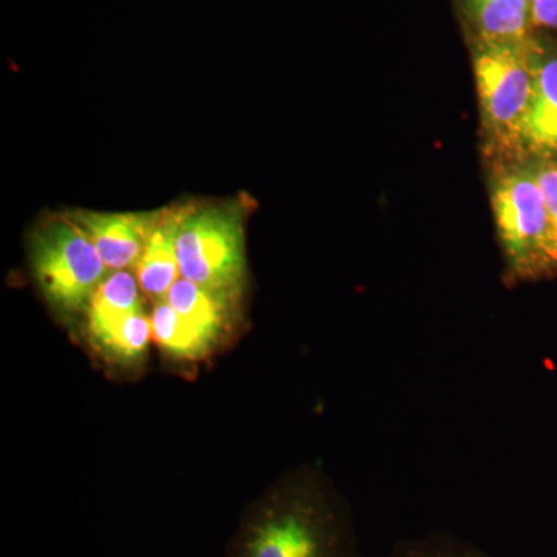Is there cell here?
I'll return each mask as SVG.
<instances>
[{"label": "cell", "instance_id": "cell-16", "mask_svg": "<svg viewBox=\"0 0 557 557\" xmlns=\"http://www.w3.org/2000/svg\"><path fill=\"white\" fill-rule=\"evenodd\" d=\"M530 14L534 33L557 39V0H530Z\"/></svg>", "mask_w": 557, "mask_h": 557}, {"label": "cell", "instance_id": "cell-15", "mask_svg": "<svg viewBox=\"0 0 557 557\" xmlns=\"http://www.w3.org/2000/svg\"><path fill=\"white\" fill-rule=\"evenodd\" d=\"M539 188L544 194L549 218L557 231V159L530 160Z\"/></svg>", "mask_w": 557, "mask_h": 557}, {"label": "cell", "instance_id": "cell-13", "mask_svg": "<svg viewBox=\"0 0 557 557\" xmlns=\"http://www.w3.org/2000/svg\"><path fill=\"white\" fill-rule=\"evenodd\" d=\"M150 338L152 324L146 310H143L121 322L119 327L113 329L91 347L112 364L134 368L145 359Z\"/></svg>", "mask_w": 557, "mask_h": 557}, {"label": "cell", "instance_id": "cell-3", "mask_svg": "<svg viewBox=\"0 0 557 557\" xmlns=\"http://www.w3.org/2000/svg\"><path fill=\"white\" fill-rule=\"evenodd\" d=\"M177 255L183 278L239 298L247 276L244 207L215 203L180 208Z\"/></svg>", "mask_w": 557, "mask_h": 557}, {"label": "cell", "instance_id": "cell-14", "mask_svg": "<svg viewBox=\"0 0 557 557\" xmlns=\"http://www.w3.org/2000/svg\"><path fill=\"white\" fill-rule=\"evenodd\" d=\"M383 557H493L469 542L448 533L426 534L423 537L405 539L394 545Z\"/></svg>", "mask_w": 557, "mask_h": 557}, {"label": "cell", "instance_id": "cell-6", "mask_svg": "<svg viewBox=\"0 0 557 557\" xmlns=\"http://www.w3.org/2000/svg\"><path fill=\"white\" fill-rule=\"evenodd\" d=\"M530 57L533 97L520 132L518 159H557V39L534 33Z\"/></svg>", "mask_w": 557, "mask_h": 557}, {"label": "cell", "instance_id": "cell-10", "mask_svg": "<svg viewBox=\"0 0 557 557\" xmlns=\"http://www.w3.org/2000/svg\"><path fill=\"white\" fill-rule=\"evenodd\" d=\"M145 310L141 288L129 271H112L95 292L86 314V333L91 346L104 338L121 322Z\"/></svg>", "mask_w": 557, "mask_h": 557}, {"label": "cell", "instance_id": "cell-2", "mask_svg": "<svg viewBox=\"0 0 557 557\" xmlns=\"http://www.w3.org/2000/svg\"><path fill=\"white\" fill-rule=\"evenodd\" d=\"M494 178V219L507 276L536 281L557 273V231L528 159H509Z\"/></svg>", "mask_w": 557, "mask_h": 557}, {"label": "cell", "instance_id": "cell-11", "mask_svg": "<svg viewBox=\"0 0 557 557\" xmlns=\"http://www.w3.org/2000/svg\"><path fill=\"white\" fill-rule=\"evenodd\" d=\"M166 300L180 317L203 333L215 347L228 333L236 299L180 277L168 293Z\"/></svg>", "mask_w": 557, "mask_h": 557}, {"label": "cell", "instance_id": "cell-4", "mask_svg": "<svg viewBox=\"0 0 557 557\" xmlns=\"http://www.w3.org/2000/svg\"><path fill=\"white\" fill-rule=\"evenodd\" d=\"M33 277L58 317H84L95 292L112 273L97 247L64 215L42 223L30 239Z\"/></svg>", "mask_w": 557, "mask_h": 557}, {"label": "cell", "instance_id": "cell-1", "mask_svg": "<svg viewBox=\"0 0 557 557\" xmlns=\"http://www.w3.org/2000/svg\"><path fill=\"white\" fill-rule=\"evenodd\" d=\"M226 557H361L354 512L324 469L285 472L245 509Z\"/></svg>", "mask_w": 557, "mask_h": 557}, {"label": "cell", "instance_id": "cell-5", "mask_svg": "<svg viewBox=\"0 0 557 557\" xmlns=\"http://www.w3.org/2000/svg\"><path fill=\"white\" fill-rule=\"evenodd\" d=\"M483 126L491 143L518 159L519 138L533 97L530 40L467 38Z\"/></svg>", "mask_w": 557, "mask_h": 557}, {"label": "cell", "instance_id": "cell-8", "mask_svg": "<svg viewBox=\"0 0 557 557\" xmlns=\"http://www.w3.org/2000/svg\"><path fill=\"white\" fill-rule=\"evenodd\" d=\"M467 38L527 42L534 35L530 0H454Z\"/></svg>", "mask_w": 557, "mask_h": 557}, {"label": "cell", "instance_id": "cell-12", "mask_svg": "<svg viewBox=\"0 0 557 557\" xmlns=\"http://www.w3.org/2000/svg\"><path fill=\"white\" fill-rule=\"evenodd\" d=\"M150 324L152 339L168 357L197 361L208 357L215 348L203 333L180 317L166 299L157 300L150 313Z\"/></svg>", "mask_w": 557, "mask_h": 557}, {"label": "cell", "instance_id": "cell-7", "mask_svg": "<svg viewBox=\"0 0 557 557\" xmlns=\"http://www.w3.org/2000/svg\"><path fill=\"white\" fill-rule=\"evenodd\" d=\"M65 215L89 237L110 271H126L135 269L141 258L161 209L146 212L75 209Z\"/></svg>", "mask_w": 557, "mask_h": 557}, {"label": "cell", "instance_id": "cell-9", "mask_svg": "<svg viewBox=\"0 0 557 557\" xmlns=\"http://www.w3.org/2000/svg\"><path fill=\"white\" fill-rule=\"evenodd\" d=\"M178 218L180 208L161 209L159 222L153 226L134 269L139 288L156 302L166 299L178 276H182L177 255Z\"/></svg>", "mask_w": 557, "mask_h": 557}]
</instances>
